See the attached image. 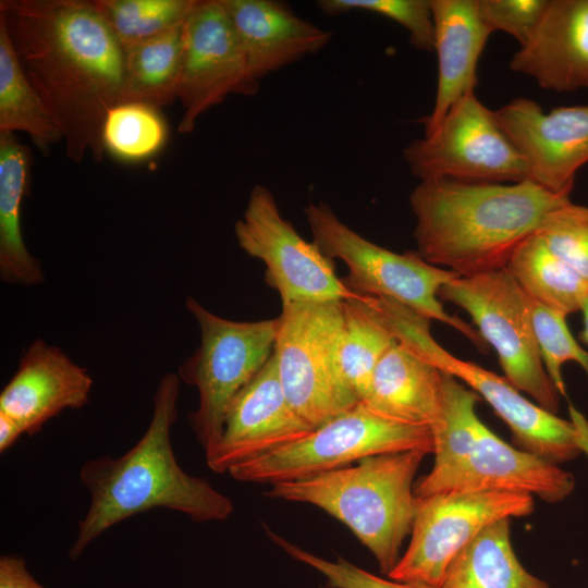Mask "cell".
<instances>
[{"label": "cell", "instance_id": "obj_1", "mask_svg": "<svg viewBox=\"0 0 588 588\" xmlns=\"http://www.w3.org/2000/svg\"><path fill=\"white\" fill-rule=\"evenodd\" d=\"M0 22L66 156L101 162L106 117L122 102L125 53L93 0H1Z\"/></svg>", "mask_w": 588, "mask_h": 588}, {"label": "cell", "instance_id": "obj_2", "mask_svg": "<svg viewBox=\"0 0 588 588\" xmlns=\"http://www.w3.org/2000/svg\"><path fill=\"white\" fill-rule=\"evenodd\" d=\"M569 201L530 179L509 184L422 180L409 196L416 253L460 277L502 270L544 218Z\"/></svg>", "mask_w": 588, "mask_h": 588}, {"label": "cell", "instance_id": "obj_3", "mask_svg": "<svg viewBox=\"0 0 588 588\" xmlns=\"http://www.w3.org/2000/svg\"><path fill=\"white\" fill-rule=\"evenodd\" d=\"M180 385L176 372L160 379L149 425L126 453L91 458L82 465L79 480L90 501L78 522L71 560H77L112 526L152 509L183 513L198 523L221 522L233 513L230 498L206 479L187 474L175 458L171 430L179 415Z\"/></svg>", "mask_w": 588, "mask_h": 588}, {"label": "cell", "instance_id": "obj_4", "mask_svg": "<svg viewBox=\"0 0 588 588\" xmlns=\"http://www.w3.org/2000/svg\"><path fill=\"white\" fill-rule=\"evenodd\" d=\"M424 450L385 453L355 465L271 485L266 497L315 505L344 524L389 575L411 534L417 506L415 475Z\"/></svg>", "mask_w": 588, "mask_h": 588}, {"label": "cell", "instance_id": "obj_5", "mask_svg": "<svg viewBox=\"0 0 588 588\" xmlns=\"http://www.w3.org/2000/svg\"><path fill=\"white\" fill-rule=\"evenodd\" d=\"M304 212L320 252L348 267L343 282L351 291L399 302L430 320L450 326L478 348L486 347L477 329L446 313L439 298L441 287L458 274L428 264L416 252L396 254L368 241L324 203L310 201Z\"/></svg>", "mask_w": 588, "mask_h": 588}, {"label": "cell", "instance_id": "obj_6", "mask_svg": "<svg viewBox=\"0 0 588 588\" xmlns=\"http://www.w3.org/2000/svg\"><path fill=\"white\" fill-rule=\"evenodd\" d=\"M185 305L198 323L200 343L180 365L176 375L181 382L198 391V407L188 420L207 456L220 442L232 401L272 355L279 319L230 320L211 313L192 296L186 297Z\"/></svg>", "mask_w": 588, "mask_h": 588}, {"label": "cell", "instance_id": "obj_7", "mask_svg": "<svg viewBox=\"0 0 588 588\" xmlns=\"http://www.w3.org/2000/svg\"><path fill=\"white\" fill-rule=\"evenodd\" d=\"M377 309L399 342L483 397L519 449L558 465L584 452V438L574 421L530 402L505 377L446 351L431 335L430 319L390 298H379Z\"/></svg>", "mask_w": 588, "mask_h": 588}, {"label": "cell", "instance_id": "obj_8", "mask_svg": "<svg viewBox=\"0 0 588 588\" xmlns=\"http://www.w3.org/2000/svg\"><path fill=\"white\" fill-rule=\"evenodd\" d=\"M343 301L282 304L274 344L292 408L317 428L359 403L341 369Z\"/></svg>", "mask_w": 588, "mask_h": 588}, {"label": "cell", "instance_id": "obj_9", "mask_svg": "<svg viewBox=\"0 0 588 588\" xmlns=\"http://www.w3.org/2000/svg\"><path fill=\"white\" fill-rule=\"evenodd\" d=\"M409 450L433 452L429 426L388 419L359 402L305 437L235 465L228 473L237 481L273 485L350 466L369 456Z\"/></svg>", "mask_w": 588, "mask_h": 588}, {"label": "cell", "instance_id": "obj_10", "mask_svg": "<svg viewBox=\"0 0 588 588\" xmlns=\"http://www.w3.org/2000/svg\"><path fill=\"white\" fill-rule=\"evenodd\" d=\"M439 298L471 318L485 343L495 351L504 377L514 388L556 414L561 395L541 358L528 296L505 269L457 277L441 287Z\"/></svg>", "mask_w": 588, "mask_h": 588}, {"label": "cell", "instance_id": "obj_11", "mask_svg": "<svg viewBox=\"0 0 588 588\" xmlns=\"http://www.w3.org/2000/svg\"><path fill=\"white\" fill-rule=\"evenodd\" d=\"M403 157L420 181L517 183L529 179L523 156L499 124L494 111L475 93L458 99L432 135L409 143Z\"/></svg>", "mask_w": 588, "mask_h": 588}, {"label": "cell", "instance_id": "obj_12", "mask_svg": "<svg viewBox=\"0 0 588 588\" xmlns=\"http://www.w3.org/2000/svg\"><path fill=\"white\" fill-rule=\"evenodd\" d=\"M534 497L506 491L417 497L411 541L388 577L439 588L455 555L492 523L530 515Z\"/></svg>", "mask_w": 588, "mask_h": 588}, {"label": "cell", "instance_id": "obj_13", "mask_svg": "<svg viewBox=\"0 0 588 588\" xmlns=\"http://www.w3.org/2000/svg\"><path fill=\"white\" fill-rule=\"evenodd\" d=\"M238 246L266 266V282L282 304L323 303L359 297L336 277L333 261L305 241L284 219L271 191L255 185L234 224Z\"/></svg>", "mask_w": 588, "mask_h": 588}, {"label": "cell", "instance_id": "obj_14", "mask_svg": "<svg viewBox=\"0 0 588 588\" xmlns=\"http://www.w3.org/2000/svg\"><path fill=\"white\" fill-rule=\"evenodd\" d=\"M257 81L222 0H198L185 22L177 99L183 113L177 124L189 134L201 114L230 95L253 96Z\"/></svg>", "mask_w": 588, "mask_h": 588}, {"label": "cell", "instance_id": "obj_15", "mask_svg": "<svg viewBox=\"0 0 588 588\" xmlns=\"http://www.w3.org/2000/svg\"><path fill=\"white\" fill-rule=\"evenodd\" d=\"M574 476L536 454L516 449L480 421L467 454L455 465L429 471L414 486L416 497L443 492L506 491L537 495L549 503L565 500Z\"/></svg>", "mask_w": 588, "mask_h": 588}, {"label": "cell", "instance_id": "obj_16", "mask_svg": "<svg viewBox=\"0 0 588 588\" xmlns=\"http://www.w3.org/2000/svg\"><path fill=\"white\" fill-rule=\"evenodd\" d=\"M494 113L526 161L529 179L569 198L577 171L588 162V106L558 107L544 113L536 101L520 97Z\"/></svg>", "mask_w": 588, "mask_h": 588}, {"label": "cell", "instance_id": "obj_17", "mask_svg": "<svg viewBox=\"0 0 588 588\" xmlns=\"http://www.w3.org/2000/svg\"><path fill=\"white\" fill-rule=\"evenodd\" d=\"M290 405L280 382L274 352L229 406L217 448L206 456L215 473L262 456L313 431Z\"/></svg>", "mask_w": 588, "mask_h": 588}, {"label": "cell", "instance_id": "obj_18", "mask_svg": "<svg viewBox=\"0 0 588 588\" xmlns=\"http://www.w3.org/2000/svg\"><path fill=\"white\" fill-rule=\"evenodd\" d=\"M94 380L87 369L73 362L60 347L35 339L23 353L19 367L0 393V412L16 419L25 434L65 409L84 407Z\"/></svg>", "mask_w": 588, "mask_h": 588}, {"label": "cell", "instance_id": "obj_19", "mask_svg": "<svg viewBox=\"0 0 588 588\" xmlns=\"http://www.w3.org/2000/svg\"><path fill=\"white\" fill-rule=\"evenodd\" d=\"M510 68L558 93L588 88V0H549Z\"/></svg>", "mask_w": 588, "mask_h": 588}, {"label": "cell", "instance_id": "obj_20", "mask_svg": "<svg viewBox=\"0 0 588 588\" xmlns=\"http://www.w3.org/2000/svg\"><path fill=\"white\" fill-rule=\"evenodd\" d=\"M257 81L323 49L332 33L274 0H222Z\"/></svg>", "mask_w": 588, "mask_h": 588}, {"label": "cell", "instance_id": "obj_21", "mask_svg": "<svg viewBox=\"0 0 588 588\" xmlns=\"http://www.w3.org/2000/svg\"><path fill=\"white\" fill-rule=\"evenodd\" d=\"M430 5L438 87L432 111L420 120L425 136L438 130L458 99L475 93L479 58L491 34L480 16L478 0H430Z\"/></svg>", "mask_w": 588, "mask_h": 588}, {"label": "cell", "instance_id": "obj_22", "mask_svg": "<svg viewBox=\"0 0 588 588\" xmlns=\"http://www.w3.org/2000/svg\"><path fill=\"white\" fill-rule=\"evenodd\" d=\"M442 397L443 372L396 341L378 363L363 403L388 419L431 427L440 416Z\"/></svg>", "mask_w": 588, "mask_h": 588}, {"label": "cell", "instance_id": "obj_23", "mask_svg": "<svg viewBox=\"0 0 588 588\" xmlns=\"http://www.w3.org/2000/svg\"><path fill=\"white\" fill-rule=\"evenodd\" d=\"M32 152L12 133H0V279L11 285L44 283L40 260L22 233V204L30 184Z\"/></svg>", "mask_w": 588, "mask_h": 588}, {"label": "cell", "instance_id": "obj_24", "mask_svg": "<svg viewBox=\"0 0 588 588\" xmlns=\"http://www.w3.org/2000/svg\"><path fill=\"white\" fill-rule=\"evenodd\" d=\"M510 522L492 523L467 543L449 564L439 588H550L518 561Z\"/></svg>", "mask_w": 588, "mask_h": 588}, {"label": "cell", "instance_id": "obj_25", "mask_svg": "<svg viewBox=\"0 0 588 588\" xmlns=\"http://www.w3.org/2000/svg\"><path fill=\"white\" fill-rule=\"evenodd\" d=\"M505 270L531 299L568 316L580 311L588 283L556 257L536 231L511 256Z\"/></svg>", "mask_w": 588, "mask_h": 588}, {"label": "cell", "instance_id": "obj_26", "mask_svg": "<svg viewBox=\"0 0 588 588\" xmlns=\"http://www.w3.org/2000/svg\"><path fill=\"white\" fill-rule=\"evenodd\" d=\"M184 39L185 23L124 52L122 102L160 109L177 99Z\"/></svg>", "mask_w": 588, "mask_h": 588}, {"label": "cell", "instance_id": "obj_27", "mask_svg": "<svg viewBox=\"0 0 588 588\" xmlns=\"http://www.w3.org/2000/svg\"><path fill=\"white\" fill-rule=\"evenodd\" d=\"M24 132L48 155L62 133L24 73L0 22V133Z\"/></svg>", "mask_w": 588, "mask_h": 588}, {"label": "cell", "instance_id": "obj_28", "mask_svg": "<svg viewBox=\"0 0 588 588\" xmlns=\"http://www.w3.org/2000/svg\"><path fill=\"white\" fill-rule=\"evenodd\" d=\"M342 308L341 369L347 385L363 402L378 363L397 340L366 295L343 301Z\"/></svg>", "mask_w": 588, "mask_h": 588}, {"label": "cell", "instance_id": "obj_29", "mask_svg": "<svg viewBox=\"0 0 588 588\" xmlns=\"http://www.w3.org/2000/svg\"><path fill=\"white\" fill-rule=\"evenodd\" d=\"M198 0H93L125 51L185 23Z\"/></svg>", "mask_w": 588, "mask_h": 588}, {"label": "cell", "instance_id": "obj_30", "mask_svg": "<svg viewBox=\"0 0 588 588\" xmlns=\"http://www.w3.org/2000/svg\"><path fill=\"white\" fill-rule=\"evenodd\" d=\"M443 372V371H442ZM479 395L443 372L442 407L438 420L430 427L434 463L430 471L444 470L458 463L473 445L480 419L476 414Z\"/></svg>", "mask_w": 588, "mask_h": 588}, {"label": "cell", "instance_id": "obj_31", "mask_svg": "<svg viewBox=\"0 0 588 588\" xmlns=\"http://www.w3.org/2000/svg\"><path fill=\"white\" fill-rule=\"evenodd\" d=\"M167 135V124L159 109L140 102H122L106 117L102 143L114 158L137 162L157 154Z\"/></svg>", "mask_w": 588, "mask_h": 588}, {"label": "cell", "instance_id": "obj_32", "mask_svg": "<svg viewBox=\"0 0 588 588\" xmlns=\"http://www.w3.org/2000/svg\"><path fill=\"white\" fill-rule=\"evenodd\" d=\"M531 323L544 368L560 395H566L562 367L577 363L588 376V352L572 335L566 316L528 297Z\"/></svg>", "mask_w": 588, "mask_h": 588}, {"label": "cell", "instance_id": "obj_33", "mask_svg": "<svg viewBox=\"0 0 588 588\" xmlns=\"http://www.w3.org/2000/svg\"><path fill=\"white\" fill-rule=\"evenodd\" d=\"M316 5L330 16L356 10L385 16L409 33V42L416 49L433 50L434 27L430 0H319Z\"/></svg>", "mask_w": 588, "mask_h": 588}, {"label": "cell", "instance_id": "obj_34", "mask_svg": "<svg viewBox=\"0 0 588 588\" xmlns=\"http://www.w3.org/2000/svg\"><path fill=\"white\" fill-rule=\"evenodd\" d=\"M550 250L588 283V207L567 203L537 230Z\"/></svg>", "mask_w": 588, "mask_h": 588}, {"label": "cell", "instance_id": "obj_35", "mask_svg": "<svg viewBox=\"0 0 588 588\" xmlns=\"http://www.w3.org/2000/svg\"><path fill=\"white\" fill-rule=\"evenodd\" d=\"M270 539L292 559L314 568L326 579V588H436L419 583L385 579L360 568L342 556L327 560L267 529Z\"/></svg>", "mask_w": 588, "mask_h": 588}, {"label": "cell", "instance_id": "obj_36", "mask_svg": "<svg viewBox=\"0 0 588 588\" xmlns=\"http://www.w3.org/2000/svg\"><path fill=\"white\" fill-rule=\"evenodd\" d=\"M549 0H478L480 16L492 32L502 30L524 45L535 32Z\"/></svg>", "mask_w": 588, "mask_h": 588}, {"label": "cell", "instance_id": "obj_37", "mask_svg": "<svg viewBox=\"0 0 588 588\" xmlns=\"http://www.w3.org/2000/svg\"><path fill=\"white\" fill-rule=\"evenodd\" d=\"M0 588H47L27 571L22 556H0Z\"/></svg>", "mask_w": 588, "mask_h": 588}, {"label": "cell", "instance_id": "obj_38", "mask_svg": "<svg viewBox=\"0 0 588 588\" xmlns=\"http://www.w3.org/2000/svg\"><path fill=\"white\" fill-rule=\"evenodd\" d=\"M25 431L21 424L5 413L0 412V452L9 450Z\"/></svg>", "mask_w": 588, "mask_h": 588}, {"label": "cell", "instance_id": "obj_39", "mask_svg": "<svg viewBox=\"0 0 588 588\" xmlns=\"http://www.w3.org/2000/svg\"><path fill=\"white\" fill-rule=\"evenodd\" d=\"M583 314V330L579 333L580 341L588 345V296L580 310Z\"/></svg>", "mask_w": 588, "mask_h": 588}]
</instances>
